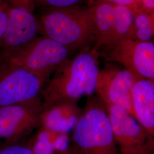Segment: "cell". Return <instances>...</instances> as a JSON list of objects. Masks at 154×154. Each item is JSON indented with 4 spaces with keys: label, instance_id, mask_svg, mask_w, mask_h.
<instances>
[{
    "label": "cell",
    "instance_id": "obj_16",
    "mask_svg": "<svg viewBox=\"0 0 154 154\" xmlns=\"http://www.w3.org/2000/svg\"><path fill=\"white\" fill-rule=\"evenodd\" d=\"M49 131V142L57 153H65L70 147V137L67 134Z\"/></svg>",
    "mask_w": 154,
    "mask_h": 154
},
{
    "label": "cell",
    "instance_id": "obj_25",
    "mask_svg": "<svg viewBox=\"0 0 154 154\" xmlns=\"http://www.w3.org/2000/svg\"><path fill=\"white\" fill-rule=\"evenodd\" d=\"M0 6H1V5H0Z\"/></svg>",
    "mask_w": 154,
    "mask_h": 154
},
{
    "label": "cell",
    "instance_id": "obj_12",
    "mask_svg": "<svg viewBox=\"0 0 154 154\" xmlns=\"http://www.w3.org/2000/svg\"><path fill=\"white\" fill-rule=\"evenodd\" d=\"M131 103L134 117L154 137V81H137L131 92Z\"/></svg>",
    "mask_w": 154,
    "mask_h": 154
},
{
    "label": "cell",
    "instance_id": "obj_2",
    "mask_svg": "<svg viewBox=\"0 0 154 154\" xmlns=\"http://www.w3.org/2000/svg\"><path fill=\"white\" fill-rule=\"evenodd\" d=\"M39 22L44 35L70 51L90 48L94 44L96 28L91 6L48 8Z\"/></svg>",
    "mask_w": 154,
    "mask_h": 154
},
{
    "label": "cell",
    "instance_id": "obj_8",
    "mask_svg": "<svg viewBox=\"0 0 154 154\" xmlns=\"http://www.w3.org/2000/svg\"><path fill=\"white\" fill-rule=\"evenodd\" d=\"M138 80L123 67L109 64L99 70L96 91L105 105L118 106L134 116L131 92Z\"/></svg>",
    "mask_w": 154,
    "mask_h": 154
},
{
    "label": "cell",
    "instance_id": "obj_5",
    "mask_svg": "<svg viewBox=\"0 0 154 154\" xmlns=\"http://www.w3.org/2000/svg\"><path fill=\"white\" fill-rule=\"evenodd\" d=\"M107 61L119 64L138 79L154 81V41L122 39L96 51Z\"/></svg>",
    "mask_w": 154,
    "mask_h": 154
},
{
    "label": "cell",
    "instance_id": "obj_18",
    "mask_svg": "<svg viewBox=\"0 0 154 154\" xmlns=\"http://www.w3.org/2000/svg\"><path fill=\"white\" fill-rule=\"evenodd\" d=\"M35 5L38 4L47 8H65L79 5L83 0H33Z\"/></svg>",
    "mask_w": 154,
    "mask_h": 154
},
{
    "label": "cell",
    "instance_id": "obj_24",
    "mask_svg": "<svg viewBox=\"0 0 154 154\" xmlns=\"http://www.w3.org/2000/svg\"><path fill=\"white\" fill-rule=\"evenodd\" d=\"M57 154H70V153H69V152L68 151V152H65V153H57Z\"/></svg>",
    "mask_w": 154,
    "mask_h": 154
},
{
    "label": "cell",
    "instance_id": "obj_17",
    "mask_svg": "<svg viewBox=\"0 0 154 154\" xmlns=\"http://www.w3.org/2000/svg\"><path fill=\"white\" fill-rule=\"evenodd\" d=\"M29 147L33 154H57L51 144L47 140L38 139L34 137Z\"/></svg>",
    "mask_w": 154,
    "mask_h": 154
},
{
    "label": "cell",
    "instance_id": "obj_13",
    "mask_svg": "<svg viewBox=\"0 0 154 154\" xmlns=\"http://www.w3.org/2000/svg\"><path fill=\"white\" fill-rule=\"evenodd\" d=\"M114 4L106 0H95L91 6L96 28L93 49L97 51L111 44L114 27Z\"/></svg>",
    "mask_w": 154,
    "mask_h": 154
},
{
    "label": "cell",
    "instance_id": "obj_10",
    "mask_svg": "<svg viewBox=\"0 0 154 154\" xmlns=\"http://www.w3.org/2000/svg\"><path fill=\"white\" fill-rule=\"evenodd\" d=\"M8 21L5 34L0 39V48L8 53L26 44L42 32L39 21L30 11L7 7Z\"/></svg>",
    "mask_w": 154,
    "mask_h": 154
},
{
    "label": "cell",
    "instance_id": "obj_11",
    "mask_svg": "<svg viewBox=\"0 0 154 154\" xmlns=\"http://www.w3.org/2000/svg\"><path fill=\"white\" fill-rule=\"evenodd\" d=\"M82 109L77 100H62L44 106L39 118L41 128L60 134L72 132L77 125Z\"/></svg>",
    "mask_w": 154,
    "mask_h": 154
},
{
    "label": "cell",
    "instance_id": "obj_1",
    "mask_svg": "<svg viewBox=\"0 0 154 154\" xmlns=\"http://www.w3.org/2000/svg\"><path fill=\"white\" fill-rule=\"evenodd\" d=\"M99 55L92 48L83 49L58 66L43 90L44 106L62 100L78 101L96 91Z\"/></svg>",
    "mask_w": 154,
    "mask_h": 154
},
{
    "label": "cell",
    "instance_id": "obj_3",
    "mask_svg": "<svg viewBox=\"0 0 154 154\" xmlns=\"http://www.w3.org/2000/svg\"><path fill=\"white\" fill-rule=\"evenodd\" d=\"M70 154H120L106 108L98 98H90L70 137Z\"/></svg>",
    "mask_w": 154,
    "mask_h": 154
},
{
    "label": "cell",
    "instance_id": "obj_23",
    "mask_svg": "<svg viewBox=\"0 0 154 154\" xmlns=\"http://www.w3.org/2000/svg\"><path fill=\"white\" fill-rule=\"evenodd\" d=\"M116 5L127 6L132 11L135 10L138 4V0H106Z\"/></svg>",
    "mask_w": 154,
    "mask_h": 154
},
{
    "label": "cell",
    "instance_id": "obj_19",
    "mask_svg": "<svg viewBox=\"0 0 154 154\" xmlns=\"http://www.w3.org/2000/svg\"><path fill=\"white\" fill-rule=\"evenodd\" d=\"M0 154H33V152L29 147L13 144L1 149Z\"/></svg>",
    "mask_w": 154,
    "mask_h": 154
},
{
    "label": "cell",
    "instance_id": "obj_20",
    "mask_svg": "<svg viewBox=\"0 0 154 154\" xmlns=\"http://www.w3.org/2000/svg\"><path fill=\"white\" fill-rule=\"evenodd\" d=\"M10 6L22 9L33 13L35 5L33 0H6Z\"/></svg>",
    "mask_w": 154,
    "mask_h": 154
},
{
    "label": "cell",
    "instance_id": "obj_22",
    "mask_svg": "<svg viewBox=\"0 0 154 154\" xmlns=\"http://www.w3.org/2000/svg\"><path fill=\"white\" fill-rule=\"evenodd\" d=\"M134 11H140L154 14V0H138L137 8Z\"/></svg>",
    "mask_w": 154,
    "mask_h": 154
},
{
    "label": "cell",
    "instance_id": "obj_6",
    "mask_svg": "<svg viewBox=\"0 0 154 154\" xmlns=\"http://www.w3.org/2000/svg\"><path fill=\"white\" fill-rule=\"evenodd\" d=\"M105 106L119 154H153L154 137L134 116L118 106Z\"/></svg>",
    "mask_w": 154,
    "mask_h": 154
},
{
    "label": "cell",
    "instance_id": "obj_21",
    "mask_svg": "<svg viewBox=\"0 0 154 154\" xmlns=\"http://www.w3.org/2000/svg\"><path fill=\"white\" fill-rule=\"evenodd\" d=\"M8 21L7 7L0 6V39L5 34Z\"/></svg>",
    "mask_w": 154,
    "mask_h": 154
},
{
    "label": "cell",
    "instance_id": "obj_14",
    "mask_svg": "<svg viewBox=\"0 0 154 154\" xmlns=\"http://www.w3.org/2000/svg\"><path fill=\"white\" fill-rule=\"evenodd\" d=\"M125 39L136 40L134 13L127 6L115 5L114 27L111 44Z\"/></svg>",
    "mask_w": 154,
    "mask_h": 154
},
{
    "label": "cell",
    "instance_id": "obj_7",
    "mask_svg": "<svg viewBox=\"0 0 154 154\" xmlns=\"http://www.w3.org/2000/svg\"><path fill=\"white\" fill-rule=\"evenodd\" d=\"M46 82L35 74L0 58V107L37 99Z\"/></svg>",
    "mask_w": 154,
    "mask_h": 154
},
{
    "label": "cell",
    "instance_id": "obj_15",
    "mask_svg": "<svg viewBox=\"0 0 154 154\" xmlns=\"http://www.w3.org/2000/svg\"><path fill=\"white\" fill-rule=\"evenodd\" d=\"M136 40L152 41L154 34V13L134 11Z\"/></svg>",
    "mask_w": 154,
    "mask_h": 154
},
{
    "label": "cell",
    "instance_id": "obj_4",
    "mask_svg": "<svg viewBox=\"0 0 154 154\" xmlns=\"http://www.w3.org/2000/svg\"><path fill=\"white\" fill-rule=\"evenodd\" d=\"M70 52L63 45L44 35L37 37L11 51L2 53V56L46 82L51 73L69 58Z\"/></svg>",
    "mask_w": 154,
    "mask_h": 154
},
{
    "label": "cell",
    "instance_id": "obj_9",
    "mask_svg": "<svg viewBox=\"0 0 154 154\" xmlns=\"http://www.w3.org/2000/svg\"><path fill=\"white\" fill-rule=\"evenodd\" d=\"M43 103L38 98L0 107V139H16L39 125Z\"/></svg>",
    "mask_w": 154,
    "mask_h": 154
}]
</instances>
